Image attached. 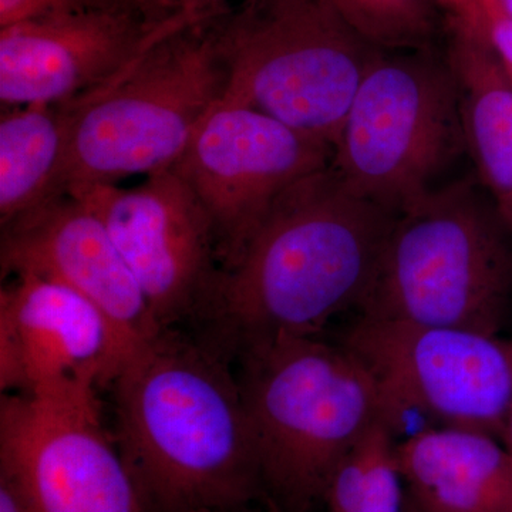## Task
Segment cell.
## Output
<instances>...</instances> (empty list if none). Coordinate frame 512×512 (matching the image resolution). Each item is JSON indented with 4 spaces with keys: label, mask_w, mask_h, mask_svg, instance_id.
Here are the masks:
<instances>
[{
    "label": "cell",
    "mask_w": 512,
    "mask_h": 512,
    "mask_svg": "<svg viewBox=\"0 0 512 512\" xmlns=\"http://www.w3.org/2000/svg\"><path fill=\"white\" fill-rule=\"evenodd\" d=\"M397 217L349 191L330 165L292 185L222 266L200 316L205 340L231 357L272 339L320 336L359 308Z\"/></svg>",
    "instance_id": "cell-1"
},
{
    "label": "cell",
    "mask_w": 512,
    "mask_h": 512,
    "mask_svg": "<svg viewBox=\"0 0 512 512\" xmlns=\"http://www.w3.org/2000/svg\"><path fill=\"white\" fill-rule=\"evenodd\" d=\"M231 357L161 329L114 377L117 446L146 512H241L264 494Z\"/></svg>",
    "instance_id": "cell-2"
},
{
    "label": "cell",
    "mask_w": 512,
    "mask_h": 512,
    "mask_svg": "<svg viewBox=\"0 0 512 512\" xmlns=\"http://www.w3.org/2000/svg\"><path fill=\"white\" fill-rule=\"evenodd\" d=\"M237 357L264 495L276 512H311L367 431L392 421L375 380L320 336L268 340Z\"/></svg>",
    "instance_id": "cell-3"
},
{
    "label": "cell",
    "mask_w": 512,
    "mask_h": 512,
    "mask_svg": "<svg viewBox=\"0 0 512 512\" xmlns=\"http://www.w3.org/2000/svg\"><path fill=\"white\" fill-rule=\"evenodd\" d=\"M512 303V241L473 180L443 185L397 217L360 316L500 335Z\"/></svg>",
    "instance_id": "cell-4"
},
{
    "label": "cell",
    "mask_w": 512,
    "mask_h": 512,
    "mask_svg": "<svg viewBox=\"0 0 512 512\" xmlns=\"http://www.w3.org/2000/svg\"><path fill=\"white\" fill-rule=\"evenodd\" d=\"M210 20L161 37L119 77L77 100L64 194L175 167L227 86Z\"/></svg>",
    "instance_id": "cell-5"
},
{
    "label": "cell",
    "mask_w": 512,
    "mask_h": 512,
    "mask_svg": "<svg viewBox=\"0 0 512 512\" xmlns=\"http://www.w3.org/2000/svg\"><path fill=\"white\" fill-rule=\"evenodd\" d=\"M210 29L227 73L222 99L335 146L379 49L328 0H241Z\"/></svg>",
    "instance_id": "cell-6"
},
{
    "label": "cell",
    "mask_w": 512,
    "mask_h": 512,
    "mask_svg": "<svg viewBox=\"0 0 512 512\" xmlns=\"http://www.w3.org/2000/svg\"><path fill=\"white\" fill-rule=\"evenodd\" d=\"M467 151L453 74L433 50H379L353 97L330 167L349 191L397 214L436 191Z\"/></svg>",
    "instance_id": "cell-7"
},
{
    "label": "cell",
    "mask_w": 512,
    "mask_h": 512,
    "mask_svg": "<svg viewBox=\"0 0 512 512\" xmlns=\"http://www.w3.org/2000/svg\"><path fill=\"white\" fill-rule=\"evenodd\" d=\"M375 380L394 426L416 412L504 440L512 406V338L360 316L340 339Z\"/></svg>",
    "instance_id": "cell-8"
},
{
    "label": "cell",
    "mask_w": 512,
    "mask_h": 512,
    "mask_svg": "<svg viewBox=\"0 0 512 512\" xmlns=\"http://www.w3.org/2000/svg\"><path fill=\"white\" fill-rule=\"evenodd\" d=\"M0 485L26 512H146L92 389L3 396Z\"/></svg>",
    "instance_id": "cell-9"
},
{
    "label": "cell",
    "mask_w": 512,
    "mask_h": 512,
    "mask_svg": "<svg viewBox=\"0 0 512 512\" xmlns=\"http://www.w3.org/2000/svg\"><path fill=\"white\" fill-rule=\"evenodd\" d=\"M333 148L281 121L221 99L175 164L214 225L221 265L238 255L292 185L328 168Z\"/></svg>",
    "instance_id": "cell-10"
},
{
    "label": "cell",
    "mask_w": 512,
    "mask_h": 512,
    "mask_svg": "<svg viewBox=\"0 0 512 512\" xmlns=\"http://www.w3.org/2000/svg\"><path fill=\"white\" fill-rule=\"evenodd\" d=\"M66 194L99 215L161 328L200 318L220 276V248L207 211L174 168L136 187L84 185Z\"/></svg>",
    "instance_id": "cell-11"
},
{
    "label": "cell",
    "mask_w": 512,
    "mask_h": 512,
    "mask_svg": "<svg viewBox=\"0 0 512 512\" xmlns=\"http://www.w3.org/2000/svg\"><path fill=\"white\" fill-rule=\"evenodd\" d=\"M198 22L154 20L133 6H117L2 28L3 109L83 99L119 77L161 37Z\"/></svg>",
    "instance_id": "cell-12"
},
{
    "label": "cell",
    "mask_w": 512,
    "mask_h": 512,
    "mask_svg": "<svg viewBox=\"0 0 512 512\" xmlns=\"http://www.w3.org/2000/svg\"><path fill=\"white\" fill-rule=\"evenodd\" d=\"M128 356L119 333L84 296L36 275L0 292L2 392L53 394L113 383Z\"/></svg>",
    "instance_id": "cell-13"
},
{
    "label": "cell",
    "mask_w": 512,
    "mask_h": 512,
    "mask_svg": "<svg viewBox=\"0 0 512 512\" xmlns=\"http://www.w3.org/2000/svg\"><path fill=\"white\" fill-rule=\"evenodd\" d=\"M3 275H36L84 296L117 330L128 355L160 332L136 278L96 212L63 194L2 225Z\"/></svg>",
    "instance_id": "cell-14"
},
{
    "label": "cell",
    "mask_w": 512,
    "mask_h": 512,
    "mask_svg": "<svg viewBox=\"0 0 512 512\" xmlns=\"http://www.w3.org/2000/svg\"><path fill=\"white\" fill-rule=\"evenodd\" d=\"M414 512H512V456L483 431L431 426L397 441Z\"/></svg>",
    "instance_id": "cell-15"
},
{
    "label": "cell",
    "mask_w": 512,
    "mask_h": 512,
    "mask_svg": "<svg viewBox=\"0 0 512 512\" xmlns=\"http://www.w3.org/2000/svg\"><path fill=\"white\" fill-rule=\"evenodd\" d=\"M467 153L498 212L512 205V80L485 30L446 23Z\"/></svg>",
    "instance_id": "cell-16"
},
{
    "label": "cell",
    "mask_w": 512,
    "mask_h": 512,
    "mask_svg": "<svg viewBox=\"0 0 512 512\" xmlns=\"http://www.w3.org/2000/svg\"><path fill=\"white\" fill-rule=\"evenodd\" d=\"M77 100L3 109L0 117V222L64 194L63 177Z\"/></svg>",
    "instance_id": "cell-17"
},
{
    "label": "cell",
    "mask_w": 512,
    "mask_h": 512,
    "mask_svg": "<svg viewBox=\"0 0 512 512\" xmlns=\"http://www.w3.org/2000/svg\"><path fill=\"white\" fill-rule=\"evenodd\" d=\"M396 427L380 420L346 456L323 494L322 512H406Z\"/></svg>",
    "instance_id": "cell-18"
},
{
    "label": "cell",
    "mask_w": 512,
    "mask_h": 512,
    "mask_svg": "<svg viewBox=\"0 0 512 512\" xmlns=\"http://www.w3.org/2000/svg\"><path fill=\"white\" fill-rule=\"evenodd\" d=\"M366 43L384 52H427L443 23L437 0H328ZM446 16V15H444Z\"/></svg>",
    "instance_id": "cell-19"
},
{
    "label": "cell",
    "mask_w": 512,
    "mask_h": 512,
    "mask_svg": "<svg viewBox=\"0 0 512 512\" xmlns=\"http://www.w3.org/2000/svg\"><path fill=\"white\" fill-rule=\"evenodd\" d=\"M117 6L133 5L128 0H0V29L30 20Z\"/></svg>",
    "instance_id": "cell-20"
},
{
    "label": "cell",
    "mask_w": 512,
    "mask_h": 512,
    "mask_svg": "<svg viewBox=\"0 0 512 512\" xmlns=\"http://www.w3.org/2000/svg\"><path fill=\"white\" fill-rule=\"evenodd\" d=\"M154 20L190 18L210 20L228 8L227 0H128Z\"/></svg>",
    "instance_id": "cell-21"
},
{
    "label": "cell",
    "mask_w": 512,
    "mask_h": 512,
    "mask_svg": "<svg viewBox=\"0 0 512 512\" xmlns=\"http://www.w3.org/2000/svg\"><path fill=\"white\" fill-rule=\"evenodd\" d=\"M481 8L485 35L512 80V18L501 9L497 0H481Z\"/></svg>",
    "instance_id": "cell-22"
},
{
    "label": "cell",
    "mask_w": 512,
    "mask_h": 512,
    "mask_svg": "<svg viewBox=\"0 0 512 512\" xmlns=\"http://www.w3.org/2000/svg\"><path fill=\"white\" fill-rule=\"evenodd\" d=\"M448 23L474 30H484L481 0H437Z\"/></svg>",
    "instance_id": "cell-23"
},
{
    "label": "cell",
    "mask_w": 512,
    "mask_h": 512,
    "mask_svg": "<svg viewBox=\"0 0 512 512\" xmlns=\"http://www.w3.org/2000/svg\"><path fill=\"white\" fill-rule=\"evenodd\" d=\"M0 512H26L8 488L0 485Z\"/></svg>",
    "instance_id": "cell-24"
},
{
    "label": "cell",
    "mask_w": 512,
    "mask_h": 512,
    "mask_svg": "<svg viewBox=\"0 0 512 512\" xmlns=\"http://www.w3.org/2000/svg\"><path fill=\"white\" fill-rule=\"evenodd\" d=\"M503 443L508 448L512 456V406L510 410V416H508L507 427H505V436Z\"/></svg>",
    "instance_id": "cell-25"
},
{
    "label": "cell",
    "mask_w": 512,
    "mask_h": 512,
    "mask_svg": "<svg viewBox=\"0 0 512 512\" xmlns=\"http://www.w3.org/2000/svg\"><path fill=\"white\" fill-rule=\"evenodd\" d=\"M501 220H503L505 228H507L508 234H510L512 241V205L508 210L500 212Z\"/></svg>",
    "instance_id": "cell-26"
},
{
    "label": "cell",
    "mask_w": 512,
    "mask_h": 512,
    "mask_svg": "<svg viewBox=\"0 0 512 512\" xmlns=\"http://www.w3.org/2000/svg\"><path fill=\"white\" fill-rule=\"evenodd\" d=\"M497 3L501 6V9L512 18V0H497Z\"/></svg>",
    "instance_id": "cell-27"
},
{
    "label": "cell",
    "mask_w": 512,
    "mask_h": 512,
    "mask_svg": "<svg viewBox=\"0 0 512 512\" xmlns=\"http://www.w3.org/2000/svg\"><path fill=\"white\" fill-rule=\"evenodd\" d=\"M406 512H414V511L409 510V508L406 507Z\"/></svg>",
    "instance_id": "cell-28"
},
{
    "label": "cell",
    "mask_w": 512,
    "mask_h": 512,
    "mask_svg": "<svg viewBox=\"0 0 512 512\" xmlns=\"http://www.w3.org/2000/svg\"><path fill=\"white\" fill-rule=\"evenodd\" d=\"M241 512H249L248 510H244V511H241Z\"/></svg>",
    "instance_id": "cell-29"
}]
</instances>
